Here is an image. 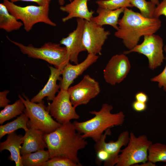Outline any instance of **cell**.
Listing matches in <instances>:
<instances>
[{"label":"cell","mask_w":166,"mask_h":166,"mask_svg":"<svg viewBox=\"0 0 166 166\" xmlns=\"http://www.w3.org/2000/svg\"><path fill=\"white\" fill-rule=\"evenodd\" d=\"M9 91L6 90L0 92V107L4 108L8 105L10 101L7 98V95Z\"/></svg>","instance_id":"cell-33"},{"label":"cell","mask_w":166,"mask_h":166,"mask_svg":"<svg viewBox=\"0 0 166 166\" xmlns=\"http://www.w3.org/2000/svg\"><path fill=\"white\" fill-rule=\"evenodd\" d=\"M44 140L49 159L57 156L67 158L82 166L78 156V151L85 148L87 141L76 130L73 122L62 124L53 132L45 133Z\"/></svg>","instance_id":"cell-1"},{"label":"cell","mask_w":166,"mask_h":166,"mask_svg":"<svg viewBox=\"0 0 166 166\" xmlns=\"http://www.w3.org/2000/svg\"><path fill=\"white\" fill-rule=\"evenodd\" d=\"M95 151L96 153L95 163L97 165H101L103 162L104 165L109 160V154L105 149L99 148L95 149Z\"/></svg>","instance_id":"cell-29"},{"label":"cell","mask_w":166,"mask_h":166,"mask_svg":"<svg viewBox=\"0 0 166 166\" xmlns=\"http://www.w3.org/2000/svg\"><path fill=\"white\" fill-rule=\"evenodd\" d=\"M130 3L133 7L137 8L140 14L144 17L149 18H154V15L156 6L151 1L145 0H130Z\"/></svg>","instance_id":"cell-26"},{"label":"cell","mask_w":166,"mask_h":166,"mask_svg":"<svg viewBox=\"0 0 166 166\" xmlns=\"http://www.w3.org/2000/svg\"><path fill=\"white\" fill-rule=\"evenodd\" d=\"M85 21L84 19L77 18V26L75 30L60 41V44L66 48L69 61L75 64L78 63L79 53L86 51L82 41Z\"/></svg>","instance_id":"cell-14"},{"label":"cell","mask_w":166,"mask_h":166,"mask_svg":"<svg viewBox=\"0 0 166 166\" xmlns=\"http://www.w3.org/2000/svg\"><path fill=\"white\" fill-rule=\"evenodd\" d=\"M40 166H81L69 159L61 156H57L49 159Z\"/></svg>","instance_id":"cell-28"},{"label":"cell","mask_w":166,"mask_h":166,"mask_svg":"<svg viewBox=\"0 0 166 166\" xmlns=\"http://www.w3.org/2000/svg\"><path fill=\"white\" fill-rule=\"evenodd\" d=\"M48 150H39L21 155L23 166H40L49 159Z\"/></svg>","instance_id":"cell-24"},{"label":"cell","mask_w":166,"mask_h":166,"mask_svg":"<svg viewBox=\"0 0 166 166\" xmlns=\"http://www.w3.org/2000/svg\"><path fill=\"white\" fill-rule=\"evenodd\" d=\"M71 2L73 0H69ZM59 4L61 6H63L65 3V0H58Z\"/></svg>","instance_id":"cell-37"},{"label":"cell","mask_w":166,"mask_h":166,"mask_svg":"<svg viewBox=\"0 0 166 166\" xmlns=\"http://www.w3.org/2000/svg\"><path fill=\"white\" fill-rule=\"evenodd\" d=\"M25 108L24 103L19 98L13 104L8 105L0 111V124L22 114Z\"/></svg>","instance_id":"cell-23"},{"label":"cell","mask_w":166,"mask_h":166,"mask_svg":"<svg viewBox=\"0 0 166 166\" xmlns=\"http://www.w3.org/2000/svg\"><path fill=\"white\" fill-rule=\"evenodd\" d=\"M72 105L67 90L60 89L51 103H49L46 109L51 116L58 123L62 124L73 120L79 118Z\"/></svg>","instance_id":"cell-9"},{"label":"cell","mask_w":166,"mask_h":166,"mask_svg":"<svg viewBox=\"0 0 166 166\" xmlns=\"http://www.w3.org/2000/svg\"><path fill=\"white\" fill-rule=\"evenodd\" d=\"M98 58L96 55L88 53L86 58L80 63L73 65L69 62L62 70V77L59 85L60 89L67 90L74 80L96 62Z\"/></svg>","instance_id":"cell-15"},{"label":"cell","mask_w":166,"mask_h":166,"mask_svg":"<svg viewBox=\"0 0 166 166\" xmlns=\"http://www.w3.org/2000/svg\"><path fill=\"white\" fill-rule=\"evenodd\" d=\"M67 91L73 105L76 108L87 104L99 94L101 89L98 82L86 74L80 82L69 87Z\"/></svg>","instance_id":"cell-10"},{"label":"cell","mask_w":166,"mask_h":166,"mask_svg":"<svg viewBox=\"0 0 166 166\" xmlns=\"http://www.w3.org/2000/svg\"><path fill=\"white\" fill-rule=\"evenodd\" d=\"M148 160L154 163L166 162V145L160 143H152L148 149Z\"/></svg>","instance_id":"cell-25"},{"label":"cell","mask_w":166,"mask_h":166,"mask_svg":"<svg viewBox=\"0 0 166 166\" xmlns=\"http://www.w3.org/2000/svg\"><path fill=\"white\" fill-rule=\"evenodd\" d=\"M96 3L99 7L112 10L133 7L130 3V0H98Z\"/></svg>","instance_id":"cell-27"},{"label":"cell","mask_w":166,"mask_h":166,"mask_svg":"<svg viewBox=\"0 0 166 166\" xmlns=\"http://www.w3.org/2000/svg\"><path fill=\"white\" fill-rule=\"evenodd\" d=\"M23 136L18 135L15 131L8 134L6 139L0 143V151H9L10 154L9 160L14 161L16 166H23L22 163L21 149L22 144Z\"/></svg>","instance_id":"cell-19"},{"label":"cell","mask_w":166,"mask_h":166,"mask_svg":"<svg viewBox=\"0 0 166 166\" xmlns=\"http://www.w3.org/2000/svg\"><path fill=\"white\" fill-rule=\"evenodd\" d=\"M152 143L146 135H142L136 137L133 132H131L127 146L121 150L115 166H134L147 162L148 149Z\"/></svg>","instance_id":"cell-7"},{"label":"cell","mask_w":166,"mask_h":166,"mask_svg":"<svg viewBox=\"0 0 166 166\" xmlns=\"http://www.w3.org/2000/svg\"><path fill=\"white\" fill-rule=\"evenodd\" d=\"M165 166H166V165H165Z\"/></svg>","instance_id":"cell-39"},{"label":"cell","mask_w":166,"mask_h":166,"mask_svg":"<svg viewBox=\"0 0 166 166\" xmlns=\"http://www.w3.org/2000/svg\"><path fill=\"white\" fill-rule=\"evenodd\" d=\"M110 34L102 26L85 20L82 41L88 53L101 55L102 47Z\"/></svg>","instance_id":"cell-11"},{"label":"cell","mask_w":166,"mask_h":166,"mask_svg":"<svg viewBox=\"0 0 166 166\" xmlns=\"http://www.w3.org/2000/svg\"><path fill=\"white\" fill-rule=\"evenodd\" d=\"M111 134L110 128L106 130L100 139L94 145L95 149L101 148L105 150L110 155L109 160L104 165L105 166H113L116 164L121 152V148L126 146L129 141V133L128 131L121 133L115 141H111L106 142L105 140L107 135Z\"/></svg>","instance_id":"cell-13"},{"label":"cell","mask_w":166,"mask_h":166,"mask_svg":"<svg viewBox=\"0 0 166 166\" xmlns=\"http://www.w3.org/2000/svg\"><path fill=\"white\" fill-rule=\"evenodd\" d=\"M50 74L48 80L43 88L34 96L30 100L35 103H40L43 101V99L47 97L48 101H52L55 97V94L59 92L60 85L57 84V80H61L60 76L61 74L62 69H57L52 66H49Z\"/></svg>","instance_id":"cell-17"},{"label":"cell","mask_w":166,"mask_h":166,"mask_svg":"<svg viewBox=\"0 0 166 166\" xmlns=\"http://www.w3.org/2000/svg\"><path fill=\"white\" fill-rule=\"evenodd\" d=\"M23 136L22 144L21 149V155L44 150L47 148L43 131L34 128H29Z\"/></svg>","instance_id":"cell-16"},{"label":"cell","mask_w":166,"mask_h":166,"mask_svg":"<svg viewBox=\"0 0 166 166\" xmlns=\"http://www.w3.org/2000/svg\"><path fill=\"white\" fill-rule=\"evenodd\" d=\"M163 41L160 36L154 34L144 36V41L132 49L124 51L126 54L136 52L143 54L148 58V67L154 70L160 66L165 59L163 54Z\"/></svg>","instance_id":"cell-8"},{"label":"cell","mask_w":166,"mask_h":166,"mask_svg":"<svg viewBox=\"0 0 166 166\" xmlns=\"http://www.w3.org/2000/svg\"><path fill=\"white\" fill-rule=\"evenodd\" d=\"M7 37L19 48L22 53L30 57L44 60L55 68L63 69L69 62L66 48L61 46L60 43L48 42L45 43L40 47L37 48L31 44L25 45Z\"/></svg>","instance_id":"cell-4"},{"label":"cell","mask_w":166,"mask_h":166,"mask_svg":"<svg viewBox=\"0 0 166 166\" xmlns=\"http://www.w3.org/2000/svg\"><path fill=\"white\" fill-rule=\"evenodd\" d=\"M29 119L27 115L22 113L13 121L0 126V139L6 134L15 131L19 128L23 129L25 132L29 128L27 125Z\"/></svg>","instance_id":"cell-22"},{"label":"cell","mask_w":166,"mask_h":166,"mask_svg":"<svg viewBox=\"0 0 166 166\" xmlns=\"http://www.w3.org/2000/svg\"><path fill=\"white\" fill-rule=\"evenodd\" d=\"M125 8L112 10L98 6L96 11L97 15L93 16L91 21L100 26L106 25L111 26L117 30L118 29L119 18L123 13Z\"/></svg>","instance_id":"cell-20"},{"label":"cell","mask_w":166,"mask_h":166,"mask_svg":"<svg viewBox=\"0 0 166 166\" xmlns=\"http://www.w3.org/2000/svg\"><path fill=\"white\" fill-rule=\"evenodd\" d=\"M113 109L111 105L104 103L99 111H90L89 113L94 115L93 117L83 122H73L76 130L84 138H91L97 142L106 130L122 125L124 122L125 115L124 113H112Z\"/></svg>","instance_id":"cell-3"},{"label":"cell","mask_w":166,"mask_h":166,"mask_svg":"<svg viewBox=\"0 0 166 166\" xmlns=\"http://www.w3.org/2000/svg\"><path fill=\"white\" fill-rule=\"evenodd\" d=\"M122 18L119 20L118 29L115 36L122 40L129 50L136 46L142 36L154 34L160 28L159 18H149L140 13L125 7Z\"/></svg>","instance_id":"cell-2"},{"label":"cell","mask_w":166,"mask_h":166,"mask_svg":"<svg viewBox=\"0 0 166 166\" xmlns=\"http://www.w3.org/2000/svg\"><path fill=\"white\" fill-rule=\"evenodd\" d=\"M132 107L133 109L138 112L145 111L147 108L146 103H143L137 101H134L132 104Z\"/></svg>","instance_id":"cell-32"},{"label":"cell","mask_w":166,"mask_h":166,"mask_svg":"<svg viewBox=\"0 0 166 166\" xmlns=\"http://www.w3.org/2000/svg\"><path fill=\"white\" fill-rule=\"evenodd\" d=\"M137 166H156L155 164L152 162H151L149 161H147V162L142 163V164L139 165H137Z\"/></svg>","instance_id":"cell-36"},{"label":"cell","mask_w":166,"mask_h":166,"mask_svg":"<svg viewBox=\"0 0 166 166\" xmlns=\"http://www.w3.org/2000/svg\"><path fill=\"white\" fill-rule=\"evenodd\" d=\"M135 97L136 100L145 103L147 102L148 99L147 95L142 92L137 93L136 94Z\"/></svg>","instance_id":"cell-34"},{"label":"cell","mask_w":166,"mask_h":166,"mask_svg":"<svg viewBox=\"0 0 166 166\" xmlns=\"http://www.w3.org/2000/svg\"><path fill=\"white\" fill-rule=\"evenodd\" d=\"M3 3L11 14L18 20H21L24 29L27 32L30 31L35 24L39 22L53 26L57 25L49 17V4L22 7L9 0H3Z\"/></svg>","instance_id":"cell-5"},{"label":"cell","mask_w":166,"mask_h":166,"mask_svg":"<svg viewBox=\"0 0 166 166\" xmlns=\"http://www.w3.org/2000/svg\"><path fill=\"white\" fill-rule=\"evenodd\" d=\"M90 0H73L65 6H61L60 10L68 14L62 18V21L65 22L74 18L91 21L94 12L89 10L88 7V2Z\"/></svg>","instance_id":"cell-18"},{"label":"cell","mask_w":166,"mask_h":166,"mask_svg":"<svg viewBox=\"0 0 166 166\" xmlns=\"http://www.w3.org/2000/svg\"><path fill=\"white\" fill-rule=\"evenodd\" d=\"M23 25L9 11L3 3L0 4V28L10 32L19 29Z\"/></svg>","instance_id":"cell-21"},{"label":"cell","mask_w":166,"mask_h":166,"mask_svg":"<svg viewBox=\"0 0 166 166\" xmlns=\"http://www.w3.org/2000/svg\"><path fill=\"white\" fill-rule=\"evenodd\" d=\"M164 50L166 53V46L164 47ZM151 81L152 82H157L159 87L161 88L163 87L164 90L166 92V65L163 71L159 75L152 78Z\"/></svg>","instance_id":"cell-30"},{"label":"cell","mask_w":166,"mask_h":166,"mask_svg":"<svg viewBox=\"0 0 166 166\" xmlns=\"http://www.w3.org/2000/svg\"><path fill=\"white\" fill-rule=\"evenodd\" d=\"M131 69L129 59L123 53L112 57L103 71L105 82L112 85L121 82L126 77Z\"/></svg>","instance_id":"cell-12"},{"label":"cell","mask_w":166,"mask_h":166,"mask_svg":"<svg viewBox=\"0 0 166 166\" xmlns=\"http://www.w3.org/2000/svg\"><path fill=\"white\" fill-rule=\"evenodd\" d=\"M13 2L18 1L34 2L36 3L38 6H44L47 4H49L51 0H10Z\"/></svg>","instance_id":"cell-35"},{"label":"cell","mask_w":166,"mask_h":166,"mask_svg":"<svg viewBox=\"0 0 166 166\" xmlns=\"http://www.w3.org/2000/svg\"><path fill=\"white\" fill-rule=\"evenodd\" d=\"M18 97L24 103L25 108L23 112L29 119L27 125L28 128L42 130L46 133H51L62 124L54 120L46 109L43 101L38 103L32 102L25 94Z\"/></svg>","instance_id":"cell-6"},{"label":"cell","mask_w":166,"mask_h":166,"mask_svg":"<svg viewBox=\"0 0 166 166\" xmlns=\"http://www.w3.org/2000/svg\"><path fill=\"white\" fill-rule=\"evenodd\" d=\"M161 15L166 17V0H162L156 6L154 15V18H159Z\"/></svg>","instance_id":"cell-31"},{"label":"cell","mask_w":166,"mask_h":166,"mask_svg":"<svg viewBox=\"0 0 166 166\" xmlns=\"http://www.w3.org/2000/svg\"><path fill=\"white\" fill-rule=\"evenodd\" d=\"M150 1L156 4V6L160 3L158 0H150Z\"/></svg>","instance_id":"cell-38"}]
</instances>
